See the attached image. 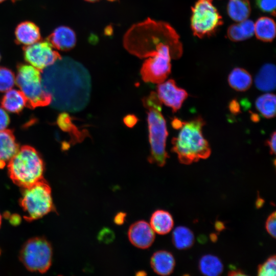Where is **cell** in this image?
Here are the masks:
<instances>
[{"label":"cell","instance_id":"7a4b0ae2","mask_svg":"<svg viewBox=\"0 0 276 276\" xmlns=\"http://www.w3.org/2000/svg\"><path fill=\"white\" fill-rule=\"evenodd\" d=\"M124 48L131 54L143 59L170 50L174 59L182 54V45L174 29L168 23L148 18L133 25L123 39Z\"/></svg>","mask_w":276,"mask_h":276},{"label":"cell","instance_id":"5b68a950","mask_svg":"<svg viewBox=\"0 0 276 276\" xmlns=\"http://www.w3.org/2000/svg\"><path fill=\"white\" fill-rule=\"evenodd\" d=\"M15 80L30 107L43 106L51 103V97L44 88L40 70L30 64H19Z\"/></svg>","mask_w":276,"mask_h":276},{"label":"cell","instance_id":"9c48e42d","mask_svg":"<svg viewBox=\"0 0 276 276\" xmlns=\"http://www.w3.org/2000/svg\"><path fill=\"white\" fill-rule=\"evenodd\" d=\"M52 250L45 239L36 237L29 240L23 246L19 258L30 271L44 273L51 265Z\"/></svg>","mask_w":276,"mask_h":276},{"label":"cell","instance_id":"7bdbcfd3","mask_svg":"<svg viewBox=\"0 0 276 276\" xmlns=\"http://www.w3.org/2000/svg\"><path fill=\"white\" fill-rule=\"evenodd\" d=\"M263 202H264L263 200L260 198L257 200L256 205L257 206L260 207L263 205Z\"/></svg>","mask_w":276,"mask_h":276},{"label":"cell","instance_id":"3957f363","mask_svg":"<svg viewBox=\"0 0 276 276\" xmlns=\"http://www.w3.org/2000/svg\"><path fill=\"white\" fill-rule=\"evenodd\" d=\"M205 124L200 116L182 122L177 136L172 139L171 151L176 153L181 164L189 165L210 156L211 148L202 134Z\"/></svg>","mask_w":276,"mask_h":276},{"label":"cell","instance_id":"d590c367","mask_svg":"<svg viewBox=\"0 0 276 276\" xmlns=\"http://www.w3.org/2000/svg\"><path fill=\"white\" fill-rule=\"evenodd\" d=\"M139 119L134 114H129L125 116L123 118V122L126 126L129 128L134 127L137 122Z\"/></svg>","mask_w":276,"mask_h":276},{"label":"cell","instance_id":"4316f807","mask_svg":"<svg viewBox=\"0 0 276 276\" xmlns=\"http://www.w3.org/2000/svg\"><path fill=\"white\" fill-rule=\"evenodd\" d=\"M275 96L274 94L266 93L257 99L256 107L264 117L271 119L275 117Z\"/></svg>","mask_w":276,"mask_h":276},{"label":"cell","instance_id":"83f0119b","mask_svg":"<svg viewBox=\"0 0 276 276\" xmlns=\"http://www.w3.org/2000/svg\"><path fill=\"white\" fill-rule=\"evenodd\" d=\"M59 126L64 131L71 133L76 142L82 141L85 137L88 135V131L84 129L79 130L78 128L72 123V118L67 113H61L57 120Z\"/></svg>","mask_w":276,"mask_h":276},{"label":"cell","instance_id":"ffe728a7","mask_svg":"<svg viewBox=\"0 0 276 276\" xmlns=\"http://www.w3.org/2000/svg\"><path fill=\"white\" fill-rule=\"evenodd\" d=\"M230 26L227 31V37L232 41L237 42L247 39L255 33V24L245 19Z\"/></svg>","mask_w":276,"mask_h":276},{"label":"cell","instance_id":"603a6c76","mask_svg":"<svg viewBox=\"0 0 276 276\" xmlns=\"http://www.w3.org/2000/svg\"><path fill=\"white\" fill-rule=\"evenodd\" d=\"M230 86L238 91H244L249 89L252 84V78L245 70L240 67L234 68L228 77Z\"/></svg>","mask_w":276,"mask_h":276},{"label":"cell","instance_id":"60d3db41","mask_svg":"<svg viewBox=\"0 0 276 276\" xmlns=\"http://www.w3.org/2000/svg\"><path fill=\"white\" fill-rule=\"evenodd\" d=\"M182 121L178 119L175 118L172 122V125L174 128L179 129L182 125Z\"/></svg>","mask_w":276,"mask_h":276},{"label":"cell","instance_id":"e0dca14e","mask_svg":"<svg viewBox=\"0 0 276 276\" xmlns=\"http://www.w3.org/2000/svg\"><path fill=\"white\" fill-rule=\"evenodd\" d=\"M18 149L12 131L6 129L0 131V168L9 162Z\"/></svg>","mask_w":276,"mask_h":276},{"label":"cell","instance_id":"cb8c5ba5","mask_svg":"<svg viewBox=\"0 0 276 276\" xmlns=\"http://www.w3.org/2000/svg\"><path fill=\"white\" fill-rule=\"evenodd\" d=\"M227 12L233 20L240 22L247 19L251 12L248 0H229Z\"/></svg>","mask_w":276,"mask_h":276},{"label":"cell","instance_id":"74e56055","mask_svg":"<svg viewBox=\"0 0 276 276\" xmlns=\"http://www.w3.org/2000/svg\"><path fill=\"white\" fill-rule=\"evenodd\" d=\"M126 215V213L125 212H120L118 213L114 217L113 222L117 225L123 224L125 222Z\"/></svg>","mask_w":276,"mask_h":276},{"label":"cell","instance_id":"836d02e7","mask_svg":"<svg viewBox=\"0 0 276 276\" xmlns=\"http://www.w3.org/2000/svg\"><path fill=\"white\" fill-rule=\"evenodd\" d=\"M114 238V234L109 228L104 227L99 233L98 239L100 242L108 243L111 242Z\"/></svg>","mask_w":276,"mask_h":276},{"label":"cell","instance_id":"7c38bea8","mask_svg":"<svg viewBox=\"0 0 276 276\" xmlns=\"http://www.w3.org/2000/svg\"><path fill=\"white\" fill-rule=\"evenodd\" d=\"M157 91L161 102L171 108L173 112H176L181 108L188 96L187 92L177 86L175 81L172 79L158 84Z\"/></svg>","mask_w":276,"mask_h":276},{"label":"cell","instance_id":"277c9868","mask_svg":"<svg viewBox=\"0 0 276 276\" xmlns=\"http://www.w3.org/2000/svg\"><path fill=\"white\" fill-rule=\"evenodd\" d=\"M8 168L14 183L24 188L43 179V162L36 150L29 146L19 148L9 161Z\"/></svg>","mask_w":276,"mask_h":276},{"label":"cell","instance_id":"d6a6232c","mask_svg":"<svg viewBox=\"0 0 276 276\" xmlns=\"http://www.w3.org/2000/svg\"><path fill=\"white\" fill-rule=\"evenodd\" d=\"M276 213L275 212L272 213L267 218L265 228L268 234L273 238H275L276 235Z\"/></svg>","mask_w":276,"mask_h":276},{"label":"cell","instance_id":"ee69618b","mask_svg":"<svg viewBox=\"0 0 276 276\" xmlns=\"http://www.w3.org/2000/svg\"><path fill=\"white\" fill-rule=\"evenodd\" d=\"M86 2H89V3H95L99 1L100 0H84Z\"/></svg>","mask_w":276,"mask_h":276},{"label":"cell","instance_id":"ac0fdd59","mask_svg":"<svg viewBox=\"0 0 276 276\" xmlns=\"http://www.w3.org/2000/svg\"><path fill=\"white\" fill-rule=\"evenodd\" d=\"M255 83L256 87L262 91H270L275 87V66L272 63L264 64L257 73Z\"/></svg>","mask_w":276,"mask_h":276},{"label":"cell","instance_id":"d4e9b609","mask_svg":"<svg viewBox=\"0 0 276 276\" xmlns=\"http://www.w3.org/2000/svg\"><path fill=\"white\" fill-rule=\"evenodd\" d=\"M199 269L203 275L217 276L222 272L223 265L217 256L208 254L200 258L199 262Z\"/></svg>","mask_w":276,"mask_h":276},{"label":"cell","instance_id":"f35d334b","mask_svg":"<svg viewBox=\"0 0 276 276\" xmlns=\"http://www.w3.org/2000/svg\"><path fill=\"white\" fill-rule=\"evenodd\" d=\"M229 107L232 113H237L239 112V105L236 100H233L231 102Z\"/></svg>","mask_w":276,"mask_h":276},{"label":"cell","instance_id":"30bf717a","mask_svg":"<svg viewBox=\"0 0 276 276\" xmlns=\"http://www.w3.org/2000/svg\"><path fill=\"white\" fill-rule=\"evenodd\" d=\"M171 59H173V55L170 50L148 57L144 61L140 71L143 80L155 84L164 82L171 73Z\"/></svg>","mask_w":276,"mask_h":276},{"label":"cell","instance_id":"f1b7e54d","mask_svg":"<svg viewBox=\"0 0 276 276\" xmlns=\"http://www.w3.org/2000/svg\"><path fill=\"white\" fill-rule=\"evenodd\" d=\"M16 83L13 72L5 67H0V92H6L11 89Z\"/></svg>","mask_w":276,"mask_h":276},{"label":"cell","instance_id":"f546056e","mask_svg":"<svg viewBox=\"0 0 276 276\" xmlns=\"http://www.w3.org/2000/svg\"><path fill=\"white\" fill-rule=\"evenodd\" d=\"M276 274V258L273 255L270 257L258 268L259 276H274Z\"/></svg>","mask_w":276,"mask_h":276},{"label":"cell","instance_id":"7402d4cb","mask_svg":"<svg viewBox=\"0 0 276 276\" xmlns=\"http://www.w3.org/2000/svg\"><path fill=\"white\" fill-rule=\"evenodd\" d=\"M255 33L257 38L264 42H271L275 36V24L271 18L263 16L255 24Z\"/></svg>","mask_w":276,"mask_h":276},{"label":"cell","instance_id":"5bb4252c","mask_svg":"<svg viewBox=\"0 0 276 276\" xmlns=\"http://www.w3.org/2000/svg\"><path fill=\"white\" fill-rule=\"evenodd\" d=\"M47 40L57 50L68 51L73 49L77 42L76 34L71 28L61 26L56 28Z\"/></svg>","mask_w":276,"mask_h":276},{"label":"cell","instance_id":"e575fe53","mask_svg":"<svg viewBox=\"0 0 276 276\" xmlns=\"http://www.w3.org/2000/svg\"><path fill=\"white\" fill-rule=\"evenodd\" d=\"M10 122V119L7 112L3 108L0 107V131L6 129Z\"/></svg>","mask_w":276,"mask_h":276},{"label":"cell","instance_id":"4dcf8cb0","mask_svg":"<svg viewBox=\"0 0 276 276\" xmlns=\"http://www.w3.org/2000/svg\"><path fill=\"white\" fill-rule=\"evenodd\" d=\"M142 101L144 107L147 110L153 108H162V102L155 91H151L148 96L142 99Z\"/></svg>","mask_w":276,"mask_h":276},{"label":"cell","instance_id":"2e32d148","mask_svg":"<svg viewBox=\"0 0 276 276\" xmlns=\"http://www.w3.org/2000/svg\"><path fill=\"white\" fill-rule=\"evenodd\" d=\"M150 265L156 274L168 275L171 274L175 266V260L169 251L160 250L155 252L150 259Z\"/></svg>","mask_w":276,"mask_h":276},{"label":"cell","instance_id":"b9f144b4","mask_svg":"<svg viewBox=\"0 0 276 276\" xmlns=\"http://www.w3.org/2000/svg\"><path fill=\"white\" fill-rule=\"evenodd\" d=\"M215 227L217 230L220 231L224 229V226L222 222L217 221L215 223Z\"/></svg>","mask_w":276,"mask_h":276},{"label":"cell","instance_id":"8992f818","mask_svg":"<svg viewBox=\"0 0 276 276\" xmlns=\"http://www.w3.org/2000/svg\"><path fill=\"white\" fill-rule=\"evenodd\" d=\"M162 110V108H153L148 109L147 112L150 145V154L148 161L159 167L165 166L167 159L169 157L166 150L168 133Z\"/></svg>","mask_w":276,"mask_h":276},{"label":"cell","instance_id":"6da1fadb","mask_svg":"<svg viewBox=\"0 0 276 276\" xmlns=\"http://www.w3.org/2000/svg\"><path fill=\"white\" fill-rule=\"evenodd\" d=\"M43 70L42 84L51 97L53 107L77 112L86 106L91 84L90 75L84 66L71 58L61 57Z\"/></svg>","mask_w":276,"mask_h":276},{"label":"cell","instance_id":"52a82bcc","mask_svg":"<svg viewBox=\"0 0 276 276\" xmlns=\"http://www.w3.org/2000/svg\"><path fill=\"white\" fill-rule=\"evenodd\" d=\"M25 189L20 204L26 219H38L52 211L51 188L44 179Z\"/></svg>","mask_w":276,"mask_h":276},{"label":"cell","instance_id":"8d00e7d4","mask_svg":"<svg viewBox=\"0 0 276 276\" xmlns=\"http://www.w3.org/2000/svg\"><path fill=\"white\" fill-rule=\"evenodd\" d=\"M276 133L275 131L272 133L270 139L267 141V144L268 145L270 152L271 154L275 153V140Z\"/></svg>","mask_w":276,"mask_h":276},{"label":"cell","instance_id":"d6986e66","mask_svg":"<svg viewBox=\"0 0 276 276\" xmlns=\"http://www.w3.org/2000/svg\"><path fill=\"white\" fill-rule=\"evenodd\" d=\"M150 225L154 232L159 235L169 233L174 226V220L171 214L163 210H157L151 215Z\"/></svg>","mask_w":276,"mask_h":276},{"label":"cell","instance_id":"484cf974","mask_svg":"<svg viewBox=\"0 0 276 276\" xmlns=\"http://www.w3.org/2000/svg\"><path fill=\"white\" fill-rule=\"evenodd\" d=\"M172 241L175 247L180 250L190 248L194 242V235L187 227L179 226L172 233Z\"/></svg>","mask_w":276,"mask_h":276},{"label":"cell","instance_id":"44dd1931","mask_svg":"<svg viewBox=\"0 0 276 276\" xmlns=\"http://www.w3.org/2000/svg\"><path fill=\"white\" fill-rule=\"evenodd\" d=\"M1 103L5 110L12 113L20 112L27 104L26 99L21 91L12 88L6 91Z\"/></svg>","mask_w":276,"mask_h":276},{"label":"cell","instance_id":"c3c4849f","mask_svg":"<svg viewBox=\"0 0 276 276\" xmlns=\"http://www.w3.org/2000/svg\"><path fill=\"white\" fill-rule=\"evenodd\" d=\"M1 54H0V60H1Z\"/></svg>","mask_w":276,"mask_h":276},{"label":"cell","instance_id":"7dc6e473","mask_svg":"<svg viewBox=\"0 0 276 276\" xmlns=\"http://www.w3.org/2000/svg\"><path fill=\"white\" fill-rule=\"evenodd\" d=\"M107 1H110V2H113V1H115L116 0H107Z\"/></svg>","mask_w":276,"mask_h":276},{"label":"cell","instance_id":"1f68e13d","mask_svg":"<svg viewBox=\"0 0 276 276\" xmlns=\"http://www.w3.org/2000/svg\"><path fill=\"white\" fill-rule=\"evenodd\" d=\"M258 7L263 12L275 15L276 0H255Z\"/></svg>","mask_w":276,"mask_h":276},{"label":"cell","instance_id":"4fadbf2b","mask_svg":"<svg viewBox=\"0 0 276 276\" xmlns=\"http://www.w3.org/2000/svg\"><path fill=\"white\" fill-rule=\"evenodd\" d=\"M127 234L130 243L141 249L150 247L155 238V232L145 220H139L133 223L129 226Z\"/></svg>","mask_w":276,"mask_h":276},{"label":"cell","instance_id":"ba28073f","mask_svg":"<svg viewBox=\"0 0 276 276\" xmlns=\"http://www.w3.org/2000/svg\"><path fill=\"white\" fill-rule=\"evenodd\" d=\"M222 24L213 0H197L192 8L191 17V27L195 36L200 38L211 36Z\"/></svg>","mask_w":276,"mask_h":276},{"label":"cell","instance_id":"9a60e30c","mask_svg":"<svg viewBox=\"0 0 276 276\" xmlns=\"http://www.w3.org/2000/svg\"><path fill=\"white\" fill-rule=\"evenodd\" d=\"M14 34L16 42L24 46L33 44L41 39L39 27L30 21L19 23L15 29Z\"/></svg>","mask_w":276,"mask_h":276},{"label":"cell","instance_id":"f6af8a7d","mask_svg":"<svg viewBox=\"0 0 276 276\" xmlns=\"http://www.w3.org/2000/svg\"><path fill=\"white\" fill-rule=\"evenodd\" d=\"M1 221H2V217H1V216L0 215V226H1Z\"/></svg>","mask_w":276,"mask_h":276},{"label":"cell","instance_id":"bcb514c9","mask_svg":"<svg viewBox=\"0 0 276 276\" xmlns=\"http://www.w3.org/2000/svg\"><path fill=\"white\" fill-rule=\"evenodd\" d=\"M5 1H6V0H0V3H2V2H4Z\"/></svg>","mask_w":276,"mask_h":276},{"label":"cell","instance_id":"8fae6325","mask_svg":"<svg viewBox=\"0 0 276 276\" xmlns=\"http://www.w3.org/2000/svg\"><path fill=\"white\" fill-rule=\"evenodd\" d=\"M47 40L38 41L22 48L25 60L30 65L42 71L61 58Z\"/></svg>","mask_w":276,"mask_h":276},{"label":"cell","instance_id":"ab89813d","mask_svg":"<svg viewBox=\"0 0 276 276\" xmlns=\"http://www.w3.org/2000/svg\"><path fill=\"white\" fill-rule=\"evenodd\" d=\"M228 275H246V274H245L243 271H242L240 269H231V270L229 271Z\"/></svg>","mask_w":276,"mask_h":276}]
</instances>
